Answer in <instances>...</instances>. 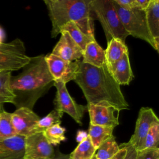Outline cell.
I'll return each instance as SVG.
<instances>
[{
    "instance_id": "cell-1",
    "label": "cell",
    "mask_w": 159,
    "mask_h": 159,
    "mask_svg": "<svg viewBox=\"0 0 159 159\" xmlns=\"http://www.w3.org/2000/svg\"><path fill=\"white\" fill-rule=\"evenodd\" d=\"M73 81L81 89L88 104L108 103L119 111L129 109L120 86L112 77L106 64L96 67L81 60Z\"/></svg>"
},
{
    "instance_id": "cell-2",
    "label": "cell",
    "mask_w": 159,
    "mask_h": 159,
    "mask_svg": "<svg viewBox=\"0 0 159 159\" xmlns=\"http://www.w3.org/2000/svg\"><path fill=\"white\" fill-rule=\"evenodd\" d=\"M16 76H11V88L16 96L14 104L17 108L25 107L32 109L37 101L54 86L45 55L30 57L29 63Z\"/></svg>"
},
{
    "instance_id": "cell-3",
    "label": "cell",
    "mask_w": 159,
    "mask_h": 159,
    "mask_svg": "<svg viewBox=\"0 0 159 159\" xmlns=\"http://www.w3.org/2000/svg\"><path fill=\"white\" fill-rule=\"evenodd\" d=\"M52 22L51 37L60 34L61 28L69 22H75L86 35H94L91 0H44Z\"/></svg>"
},
{
    "instance_id": "cell-4",
    "label": "cell",
    "mask_w": 159,
    "mask_h": 159,
    "mask_svg": "<svg viewBox=\"0 0 159 159\" xmlns=\"http://www.w3.org/2000/svg\"><path fill=\"white\" fill-rule=\"evenodd\" d=\"M90 6L102 27L107 42L118 39L125 43L129 35L122 25L112 0H91Z\"/></svg>"
},
{
    "instance_id": "cell-5",
    "label": "cell",
    "mask_w": 159,
    "mask_h": 159,
    "mask_svg": "<svg viewBox=\"0 0 159 159\" xmlns=\"http://www.w3.org/2000/svg\"><path fill=\"white\" fill-rule=\"evenodd\" d=\"M112 1L122 25L129 35L147 42L158 52L147 25L145 11L135 7L125 9L120 7L114 0Z\"/></svg>"
},
{
    "instance_id": "cell-6",
    "label": "cell",
    "mask_w": 159,
    "mask_h": 159,
    "mask_svg": "<svg viewBox=\"0 0 159 159\" xmlns=\"http://www.w3.org/2000/svg\"><path fill=\"white\" fill-rule=\"evenodd\" d=\"M30 57L25 53L24 42L19 39L0 42V72L19 70L27 65Z\"/></svg>"
},
{
    "instance_id": "cell-7",
    "label": "cell",
    "mask_w": 159,
    "mask_h": 159,
    "mask_svg": "<svg viewBox=\"0 0 159 159\" xmlns=\"http://www.w3.org/2000/svg\"><path fill=\"white\" fill-rule=\"evenodd\" d=\"M57 93L54 99L55 109L70 116L80 125H82V119L84 112L87 111V106L78 104L70 96L63 82H55Z\"/></svg>"
},
{
    "instance_id": "cell-8",
    "label": "cell",
    "mask_w": 159,
    "mask_h": 159,
    "mask_svg": "<svg viewBox=\"0 0 159 159\" xmlns=\"http://www.w3.org/2000/svg\"><path fill=\"white\" fill-rule=\"evenodd\" d=\"M45 60L54 81L63 82L65 84L74 80L81 61H66L52 53L45 55Z\"/></svg>"
},
{
    "instance_id": "cell-9",
    "label": "cell",
    "mask_w": 159,
    "mask_h": 159,
    "mask_svg": "<svg viewBox=\"0 0 159 159\" xmlns=\"http://www.w3.org/2000/svg\"><path fill=\"white\" fill-rule=\"evenodd\" d=\"M159 119L153 110L150 107H142L139 112L134 134L129 143L137 151L143 149L146 136L151 126Z\"/></svg>"
},
{
    "instance_id": "cell-10",
    "label": "cell",
    "mask_w": 159,
    "mask_h": 159,
    "mask_svg": "<svg viewBox=\"0 0 159 159\" xmlns=\"http://www.w3.org/2000/svg\"><path fill=\"white\" fill-rule=\"evenodd\" d=\"M89 124L115 128L119 124V111L108 103L88 104Z\"/></svg>"
},
{
    "instance_id": "cell-11",
    "label": "cell",
    "mask_w": 159,
    "mask_h": 159,
    "mask_svg": "<svg viewBox=\"0 0 159 159\" xmlns=\"http://www.w3.org/2000/svg\"><path fill=\"white\" fill-rule=\"evenodd\" d=\"M55 149L42 132L35 133L25 137L24 159H49Z\"/></svg>"
},
{
    "instance_id": "cell-12",
    "label": "cell",
    "mask_w": 159,
    "mask_h": 159,
    "mask_svg": "<svg viewBox=\"0 0 159 159\" xmlns=\"http://www.w3.org/2000/svg\"><path fill=\"white\" fill-rule=\"evenodd\" d=\"M40 117L32 109L22 107L12 113V122L17 135L28 136L34 134Z\"/></svg>"
},
{
    "instance_id": "cell-13",
    "label": "cell",
    "mask_w": 159,
    "mask_h": 159,
    "mask_svg": "<svg viewBox=\"0 0 159 159\" xmlns=\"http://www.w3.org/2000/svg\"><path fill=\"white\" fill-rule=\"evenodd\" d=\"M61 37L53 48L52 53L68 61L80 60L83 57V50L72 39L68 32L63 30Z\"/></svg>"
},
{
    "instance_id": "cell-14",
    "label": "cell",
    "mask_w": 159,
    "mask_h": 159,
    "mask_svg": "<svg viewBox=\"0 0 159 159\" xmlns=\"http://www.w3.org/2000/svg\"><path fill=\"white\" fill-rule=\"evenodd\" d=\"M25 136L16 135L0 140V159H24Z\"/></svg>"
},
{
    "instance_id": "cell-15",
    "label": "cell",
    "mask_w": 159,
    "mask_h": 159,
    "mask_svg": "<svg viewBox=\"0 0 159 159\" xmlns=\"http://www.w3.org/2000/svg\"><path fill=\"white\" fill-rule=\"evenodd\" d=\"M109 71L119 86L129 85L134 78V75L130 66L129 52L115 63Z\"/></svg>"
},
{
    "instance_id": "cell-16",
    "label": "cell",
    "mask_w": 159,
    "mask_h": 159,
    "mask_svg": "<svg viewBox=\"0 0 159 159\" xmlns=\"http://www.w3.org/2000/svg\"><path fill=\"white\" fill-rule=\"evenodd\" d=\"M145 11L149 32L159 50V1L150 0Z\"/></svg>"
},
{
    "instance_id": "cell-17",
    "label": "cell",
    "mask_w": 159,
    "mask_h": 159,
    "mask_svg": "<svg viewBox=\"0 0 159 159\" xmlns=\"http://www.w3.org/2000/svg\"><path fill=\"white\" fill-rule=\"evenodd\" d=\"M83 63L96 67H101L106 65L104 50L94 40L88 43L83 53Z\"/></svg>"
},
{
    "instance_id": "cell-18",
    "label": "cell",
    "mask_w": 159,
    "mask_h": 159,
    "mask_svg": "<svg viewBox=\"0 0 159 159\" xmlns=\"http://www.w3.org/2000/svg\"><path fill=\"white\" fill-rule=\"evenodd\" d=\"M128 52V48L125 43L120 40L112 39L108 42L107 48L104 50L106 64L108 70Z\"/></svg>"
},
{
    "instance_id": "cell-19",
    "label": "cell",
    "mask_w": 159,
    "mask_h": 159,
    "mask_svg": "<svg viewBox=\"0 0 159 159\" xmlns=\"http://www.w3.org/2000/svg\"><path fill=\"white\" fill-rule=\"evenodd\" d=\"M114 128L111 127L92 125L89 124L88 136L91 143L97 150L99 145L106 140L112 137Z\"/></svg>"
},
{
    "instance_id": "cell-20",
    "label": "cell",
    "mask_w": 159,
    "mask_h": 159,
    "mask_svg": "<svg viewBox=\"0 0 159 159\" xmlns=\"http://www.w3.org/2000/svg\"><path fill=\"white\" fill-rule=\"evenodd\" d=\"M63 30L68 32L72 39L83 50H84L88 43L96 40L95 37H92L84 34L73 22H69L63 25L61 28L60 32Z\"/></svg>"
},
{
    "instance_id": "cell-21",
    "label": "cell",
    "mask_w": 159,
    "mask_h": 159,
    "mask_svg": "<svg viewBox=\"0 0 159 159\" xmlns=\"http://www.w3.org/2000/svg\"><path fill=\"white\" fill-rule=\"evenodd\" d=\"M11 76L10 71L0 72V105L6 102H14L16 96L10 86Z\"/></svg>"
},
{
    "instance_id": "cell-22",
    "label": "cell",
    "mask_w": 159,
    "mask_h": 159,
    "mask_svg": "<svg viewBox=\"0 0 159 159\" xmlns=\"http://www.w3.org/2000/svg\"><path fill=\"white\" fill-rule=\"evenodd\" d=\"M96 150L93 147L89 137L79 143L75 150L70 154V159H92Z\"/></svg>"
},
{
    "instance_id": "cell-23",
    "label": "cell",
    "mask_w": 159,
    "mask_h": 159,
    "mask_svg": "<svg viewBox=\"0 0 159 159\" xmlns=\"http://www.w3.org/2000/svg\"><path fill=\"white\" fill-rule=\"evenodd\" d=\"M119 149L116 137L112 135L99 145L95 155L97 159H111L119 152Z\"/></svg>"
},
{
    "instance_id": "cell-24",
    "label": "cell",
    "mask_w": 159,
    "mask_h": 159,
    "mask_svg": "<svg viewBox=\"0 0 159 159\" xmlns=\"http://www.w3.org/2000/svg\"><path fill=\"white\" fill-rule=\"evenodd\" d=\"M63 114V112L57 110L56 109L52 110L45 117L40 119L35 128L34 134L43 132L46 129L55 124H60Z\"/></svg>"
},
{
    "instance_id": "cell-25",
    "label": "cell",
    "mask_w": 159,
    "mask_h": 159,
    "mask_svg": "<svg viewBox=\"0 0 159 159\" xmlns=\"http://www.w3.org/2000/svg\"><path fill=\"white\" fill-rule=\"evenodd\" d=\"M17 134L12 122V113L4 111L0 112V140L9 139Z\"/></svg>"
},
{
    "instance_id": "cell-26",
    "label": "cell",
    "mask_w": 159,
    "mask_h": 159,
    "mask_svg": "<svg viewBox=\"0 0 159 159\" xmlns=\"http://www.w3.org/2000/svg\"><path fill=\"white\" fill-rule=\"evenodd\" d=\"M65 131V128L61 127L60 124H57L48 128L42 133L50 144L57 145L66 140Z\"/></svg>"
},
{
    "instance_id": "cell-27",
    "label": "cell",
    "mask_w": 159,
    "mask_h": 159,
    "mask_svg": "<svg viewBox=\"0 0 159 159\" xmlns=\"http://www.w3.org/2000/svg\"><path fill=\"white\" fill-rule=\"evenodd\" d=\"M159 122H155L150 128L146 136L143 149L159 148Z\"/></svg>"
},
{
    "instance_id": "cell-28",
    "label": "cell",
    "mask_w": 159,
    "mask_h": 159,
    "mask_svg": "<svg viewBox=\"0 0 159 159\" xmlns=\"http://www.w3.org/2000/svg\"><path fill=\"white\" fill-rule=\"evenodd\" d=\"M136 159H159V148H146L137 151Z\"/></svg>"
},
{
    "instance_id": "cell-29",
    "label": "cell",
    "mask_w": 159,
    "mask_h": 159,
    "mask_svg": "<svg viewBox=\"0 0 159 159\" xmlns=\"http://www.w3.org/2000/svg\"><path fill=\"white\" fill-rule=\"evenodd\" d=\"M126 148V154L124 159H136L137 150L136 149L131 145L129 142L126 143H122Z\"/></svg>"
},
{
    "instance_id": "cell-30",
    "label": "cell",
    "mask_w": 159,
    "mask_h": 159,
    "mask_svg": "<svg viewBox=\"0 0 159 159\" xmlns=\"http://www.w3.org/2000/svg\"><path fill=\"white\" fill-rule=\"evenodd\" d=\"M120 7L125 9L134 8V0H114Z\"/></svg>"
},
{
    "instance_id": "cell-31",
    "label": "cell",
    "mask_w": 159,
    "mask_h": 159,
    "mask_svg": "<svg viewBox=\"0 0 159 159\" xmlns=\"http://www.w3.org/2000/svg\"><path fill=\"white\" fill-rule=\"evenodd\" d=\"M150 2V0H134V7L142 11H145Z\"/></svg>"
},
{
    "instance_id": "cell-32",
    "label": "cell",
    "mask_w": 159,
    "mask_h": 159,
    "mask_svg": "<svg viewBox=\"0 0 159 159\" xmlns=\"http://www.w3.org/2000/svg\"><path fill=\"white\" fill-rule=\"evenodd\" d=\"M119 152L111 159H124L125 154H126V148L121 143L119 145Z\"/></svg>"
},
{
    "instance_id": "cell-33",
    "label": "cell",
    "mask_w": 159,
    "mask_h": 159,
    "mask_svg": "<svg viewBox=\"0 0 159 159\" xmlns=\"http://www.w3.org/2000/svg\"><path fill=\"white\" fill-rule=\"evenodd\" d=\"M49 159H70V154L61 153L58 149L55 150L53 155Z\"/></svg>"
},
{
    "instance_id": "cell-34",
    "label": "cell",
    "mask_w": 159,
    "mask_h": 159,
    "mask_svg": "<svg viewBox=\"0 0 159 159\" xmlns=\"http://www.w3.org/2000/svg\"><path fill=\"white\" fill-rule=\"evenodd\" d=\"M88 134L85 132V131H83V130H78L77 132V134H76V140L77 142L80 143L82 141H83L84 140H85L87 137H88Z\"/></svg>"
},
{
    "instance_id": "cell-35",
    "label": "cell",
    "mask_w": 159,
    "mask_h": 159,
    "mask_svg": "<svg viewBox=\"0 0 159 159\" xmlns=\"http://www.w3.org/2000/svg\"><path fill=\"white\" fill-rule=\"evenodd\" d=\"M95 154H96V153H95ZM92 159H97V158H96V155H94Z\"/></svg>"
}]
</instances>
